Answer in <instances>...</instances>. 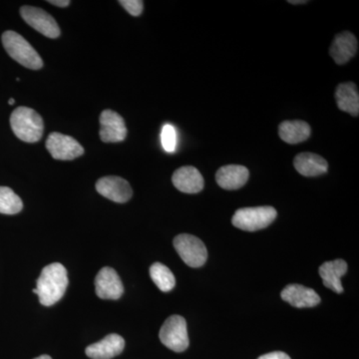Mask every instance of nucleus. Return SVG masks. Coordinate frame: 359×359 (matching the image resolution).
I'll list each match as a JSON object with an SVG mask.
<instances>
[{
	"mask_svg": "<svg viewBox=\"0 0 359 359\" xmlns=\"http://www.w3.org/2000/svg\"><path fill=\"white\" fill-rule=\"evenodd\" d=\"M33 292L39 295L40 304L51 306L60 301L68 287L67 271L63 264L54 263L42 269Z\"/></svg>",
	"mask_w": 359,
	"mask_h": 359,
	"instance_id": "obj_1",
	"label": "nucleus"
},
{
	"mask_svg": "<svg viewBox=\"0 0 359 359\" xmlns=\"http://www.w3.org/2000/svg\"><path fill=\"white\" fill-rule=\"evenodd\" d=\"M11 126L15 136L26 143L39 142L43 135V119L32 108H16L11 116Z\"/></svg>",
	"mask_w": 359,
	"mask_h": 359,
	"instance_id": "obj_2",
	"label": "nucleus"
},
{
	"mask_svg": "<svg viewBox=\"0 0 359 359\" xmlns=\"http://www.w3.org/2000/svg\"><path fill=\"white\" fill-rule=\"evenodd\" d=\"M1 40L7 54L16 62L32 70H39L43 66L39 54L18 33L8 30L2 34Z\"/></svg>",
	"mask_w": 359,
	"mask_h": 359,
	"instance_id": "obj_3",
	"label": "nucleus"
},
{
	"mask_svg": "<svg viewBox=\"0 0 359 359\" xmlns=\"http://www.w3.org/2000/svg\"><path fill=\"white\" fill-rule=\"evenodd\" d=\"M278 212L271 205L243 208L236 211L231 223L236 228L247 231L263 230L275 221Z\"/></svg>",
	"mask_w": 359,
	"mask_h": 359,
	"instance_id": "obj_4",
	"label": "nucleus"
},
{
	"mask_svg": "<svg viewBox=\"0 0 359 359\" xmlns=\"http://www.w3.org/2000/svg\"><path fill=\"white\" fill-rule=\"evenodd\" d=\"M161 342L171 351L183 353L189 347L188 330L185 318L172 316L165 321L159 334Z\"/></svg>",
	"mask_w": 359,
	"mask_h": 359,
	"instance_id": "obj_5",
	"label": "nucleus"
},
{
	"mask_svg": "<svg viewBox=\"0 0 359 359\" xmlns=\"http://www.w3.org/2000/svg\"><path fill=\"white\" fill-rule=\"evenodd\" d=\"M174 247L184 263L191 268L204 266L208 259L207 248L199 238L182 233L174 238Z\"/></svg>",
	"mask_w": 359,
	"mask_h": 359,
	"instance_id": "obj_6",
	"label": "nucleus"
},
{
	"mask_svg": "<svg viewBox=\"0 0 359 359\" xmlns=\"http://www.w3.org/2000/svg\"><path fill=\"white\" fill-rule=\"evenodd\" d=\"M46 148L55 160L70 161L84 154L81 144L68 135L53 132L46 140Z\"/></svg>",
	"mask_w": 359,
	"mask_h": 359,
	"instance_id": "obj_7",
	"label": "nucleus"
},
{
	"mask_svg": "<svg viewBox=\"0 0 359 359\" xmlns=\"http://www.w3.org/2000/svg\"><path fill=\"white\" fill-rule=\"evenodd\" d=\"M20 14L28 25L41 33L48 39H57L60 36V28L56 20L43 9L39 7L22 6Z\"/></svg>",
	"mask_w": 359,
	"mask_h": 359,
	"instance_id": "obj_8",
	"label": "nucleus"
},
{
	"mask_svg": "<svg viewBox=\"0 0 359 359\" xmlns=\"http://www.w3.org/2000/svg\"><path fill=\"white\" fill-rule=\"evenodd\" d=\"M97 192L113 202H128L133 195L131 186L126 180L117 176L103 177L96 183Z\"/></svg>",
	"mask_w": 359,
	"mask_h": 359,
	"instance_id": "obj_9",
	"label": "nucleus"
},
{
	"mask_svg": "<svg viewBox=\"0 0 359 359\" xmlns=\"http://www.w3.org/2000/svg\"><path fill=\"white\" fill-rule=\"evenodd\" d=\"M101 140L104 143H118L125 140L127 128L122 116L113 110H104L100 115Z\"/></svg>",
	"mask_w": 359,
	"mask_h": 359,
	"instance_id": "obj_10",
	"label": "nucleus"
},
{
	"mask_svg": "<svg viewBox=\"0 0 359 359\" xmlns=\"http://www.w3.org/2000/svg\"><path fill=\"white\" fill-rule=\"evenodd\" d=\"M97 297L102 299H119L124 292L121 278L114 269L105 266L95 278Z\"/></svg>",
	"mask_w": 359,
	"mask_h": 359,
	"instance_id": "obj_11",
	"label": "nucleus"
},
{
	"mask_svg": "<svg viewBox=\"0 0 359 359\" xmlns=\"http://www.w3.org/2000/svg\"><path fill=\"white\" fill-rule=\"evenodd\" d=\"M280 295L283 301L297 309L313 308L320 302V295L316 290L297 283L287 285Z\"/></svg>",
	"mask_w": 359,
	"mask_h": 359,
	"instance_id": "obj_12",
	"label": "nucleus"
},
{
	"mask_svg": "<svg viewBox=\"0 0 359 359\" xmlns=\"http://www.w3.org/2000/svg\"><path fill=\"white\" fill-rule=\"evenodd\" d=\"M358 42L353 33L344 32L337 34L330 48V54L337 65L348 62L358 52Z\"/></svg>",
	"mask_w": 359,
	"mask_h": 359,
	"instance_id": "obj_13",
	"label": "nucleus"
},
{
	"mask_svg": "<svg viewBox=\"0 0 359 359\" xmlns=\"http://www.w3.org/2000/svg\"><path fill=\"white\" fill-rule=\"evenodd\" d=\"M124 347L125 340L121 335L111 334L87 347L85 353L92 359H111L119 355Z\"/></svg>",
	"mask_w": 359,
	"mask_h": 359,
	"instance_id": "obj_14",
	"label": "nucleus"
},
{
	"mask_svg": "<svg viewBox=\"0 0 359 359\" xmlns=\"http://www.w3.org/2000/svg\"><path fill=\"white\" fill-rule=\"evenodd\" d=\"M174 186L186 194H197L204 189V178L199 170L193 166L181 167L172 177Z\"/></svg>",
	"mask_w": 359,
	"mask_h": 359,
	"instance_id": "obj_15",
	"label": "nucleus"
},
{
	"mask_svg": "<svg viewBox=\"0 0 359 359\" xmlns=\"http://www.w3.org/2000/svg\"><path fill=\"white\" fill-rule=\"evenodd\" d=\"M249 177L248 168L241 165H226L217 172L216 181L224 190H238L245 185Z\"/></svg>",
	"mask_w": 359,
	"mask_h": 359,
	"instance_id": "obj_16",
	"label": "nucleus"
},
{
	"mask_svg": "<svg viewBox=\"0 0 359 359\" xmlns=\"http://www.w3.org/2000/svg\"><path fill=\"white\" fill-rule=\"evenodd\" d=\"M346 262L339 259L321 264L320 276L323 278V285L327 289L334 290L337 294H342L344 287L341 285V278L346 275Z\"/></svg>",
	"mask_w": 359,
	"mask_h": 359,
	"instance_id": "obj_17",
	"label": "nucleus"
},
{
	"mask_svg": "<svg viewBox=\"0 0 359 359\" xmlns=\"http://www.w3.org/2000/svg\"><path fill=\"white\" fill-rule=\"evenodd\" d=\"M295 170L302 176L316 177L325 174L328 170L327 161L313 153H301L294 158Z\"/></svg>",
	"mask_w": 359,
	"mask_h": 359,
	"instance_id": "obj_18",
	"label": "nucleus"
},
{
	"mask_svg": "<svg viewBox=\"0 0 359 359\" xmlns=\"http://www.w3.org/2000/svg\"><path fill=\"white\" fill-rule=\"evenodd\" d=\"M335 101L337 107L353 117L359 114V93L358 87L353 82H346L337 86L335 90Z\"/></svg>",
	"mask_w": 359,
	"mask_h": 359,
	"instance_id": "obj_19",
	"label": "nucleus"
},
{
	"mask_svg": "<svg viewBox=\"0 0 359 359\" xmlns=\"http://www.w3.org/2000/svg\"><path fill=\"white\" fill-rule=\"evenodd\" d=\"M311 126L308 123L294 120V121H285L278 126V135L283 141L289 144H299L308 140L311 136Z\"/></svg>",
	"mask_w": 359,
	"mask_h": 359,
	"instance_id": "obj_20",
	"label": "nucleus"
},
{
	"mask_svg": "<svg viewBox=\"0 0 359 359\" xmlns=\"http://www.w3.org/2000/svg\"><path fill=\"white\" fill-rule=\"evenodd\" d=\"M150 276L158 289L163 292H171L176 285L173 273L165 264L155 263L151 266Z\"/></svg>",
	"mask_w": 359,
	"mask_h": 359,
	"instance_id": "obj_21",
	"label": "nucleus"
},
{
	"mask_svg": "<svg viewBox=\"0 0 359 359\" xmlns=\"http://www.w3.org/2000/svg\"><path fill=\"white\" fill-rule=\"evenodd\" d=\"M22 209V200L8 187H0V212L15 215Z\"/></svg>",
	"mask_w": 359,
	"mask_h": 359,
	"instance_id": "obj_22",
	"label": "nucleus"
},
{
	"mask_svg": "<svg viewBox=\"0 0 359 359\" xmlns=\"http://www.w3.org/2000/svg\"><path fill=\"white\" fill-rule=\"evenodd\" d=\"M161 142H162L163 148L166 152H175L177 147V133L172 125L166 124L163 127Z\"/></svg>",
	"mask_w": 359,
	"mask_h": 359,
	"instance_id": "obj_23",
	"label": "nucleus"
},
{
	"mask_svg": "<svg viewBox=\"0 0 359 359\" xmlns=\"http://www.w3.org/2000/svg\"><path fill=\"white\" fill-rule=\"evenodd\" d=\"M119 4L133 16L141 15L143 11L144 2L142 0H120Z\"/></svg>",
	"mask_w": 359,
	"mask_h": 359,
	"instance_id": "obj_24",
	"label": "nucleus"
},
{
	"mask_svg": "<svg viewBox=\"0 0 359 359\" xmlns=\"http://www.w3.org/2000/svg\"><path fill=\"white\" fill-rule=\"evenodd\" d=\"M257 359H292L287 353L283 351H275V353L264 354Z\"/></svg>",
	"mask_w": 359,
	"mask_h": 359,
	"instance_id": "obj_25",
	"label": "nucleus"
},
{
	"mask_svg": "<svg viewBox=\"0 0 359 359\" xmlns=\"http://www.w3.org/2000/svg\"><path fill=\"white\" fill-rule=\"evenodd\" d=\"M49 4L58 7H66L69 6V0H48Z\"/></svg>",
	"mask_w": 359,
	"mask_h": 359,
	"instance_id": "obj_26",
	"label": "nucleus"
},
{
	"mask_svg": "<svg viewBox=\"0 0 359 359\" xmlns=\"http://www.w3.org/2000/svg\"><path fill=\"white\" fill-rule=\"evenodd\" d=\"M306 0H297V1H294V0H290L289 4H306Z\"/></svg>",
	"mask_w": 359,
	"mask_h": 359,
	"instance_id": "obj_27",
	"label": "nucleus"
},
{
	"mask_svg": "<svg viewBox=\"0 0 359 359\" xmlns=\"http://www.w3.org/2000/svg\"><path fill=\"white\" fill-rule=\"evenodd\" d=\"M34 359H52L49 355H40L39 358Z\"/></svg>",
	"mask_w": 359,
	"mask_h": 359,
	"instance_id": "obj_28",
	"label": "nucleus"
},
{
	"mask_svg": "<svg viewBox=\"0 0 359 359\" xmlns=\"http://www.w3.org/2000/svg\"><path fill=\"white\" fill-rule=\"evenodd\" d=\"M14 102H15V101H14L13 98L9 99V101H8L9 105H13Z\"/></svg>",
	"mask_w": 359,
	"mask_h": 359,
	"instance_id": "obj_29",
	"label": "nucleus"
}]
</instances>
